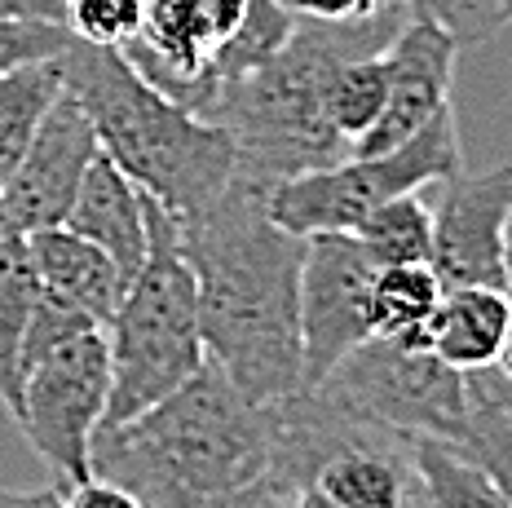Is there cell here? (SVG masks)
<instances>
[{
	"instance_id": "obj_1",
	"label": "cell",
	"mask_w": 512,
	"mask_h": 508,
	"mask_svg": "<svg viewBox=\"0 0 512 508\" xmlns=\"http://www.w3.org/2000/svg\"><path fill=\"white\" fill-rule=\"evenodd\" d=\"M265 195V186L239 177L195 221H181L186 261L199 283L208 363H217L230 385L261 407L305 389V239L270 217Z\"/></svg>"
},
{
	"instance_id": "obj_2",
	"label": "cell",
	"mask_w": 512,
	"mask_h": 508,
	"mask_svg": "<svg viewBox=\"0 0 512 508\" xmlns=\"http://www.w3.org/2000/svg\"><path fill=\"white\" fill-rule=\"evenodd\" d=\"M93 478L146 508H217L270 478V402H248L217 363H204L151 411L98 429Z\"/></svg>"
},
{
	"instance_id": "obj_3",
	"label": "cell",
	"mask_w": 512,
	"mask_h": 508,
	"mask_svg": "<svg viewBox=\"0 0 512 508\" xmlns=\"http://www.w3.org/2000/svg\"><path fill=\"white\" fill-rule=\"evenodd\" d=\"M407 9L367 23H296V36L265 67L226 84L204 120L221 124L239 146V177L279 186L349 160V142L332 129L323 107L327 76L345 58L380 54L402 27Z\"/></svg>"
},
{
	"instance_id": "obj_4",
	"label": "cell",
	"mask_w": 512,
	"mask_h": 508,
	"mask_svg": "<svg viewBox=\"0 0 512 508\" xmlns=\"http://www.w3.org/2000/svg\"><path fill=\"white\" fill-rule=\"evenodd\" d=\"M62 76L89 111L102 155H111L124 177H133L177 221H195L239 182L234 137L146 84L124 49L76 40L62 54Z\"/></svg>"
},
{
	"instance_id": "obj_5",
	"label": "cell",
	"mask_w": 512,
	"mask_h": 508,
	"mask_svg": "<svg viewBox=\"0 0 512 508\" xmlns=\"http://www.w3.org/2000/svg\"><path fill=\"white\" fill-rule=\"evenodd\" d=\"M146 261L115 310L111 341V402L102 429L151 411L177 394L208 363L199 327V283L186 261L181 221L146 195Z\"/></svg>"
},
{
	"instance_id": "obj_6",
	"label": "cell",
	"mask_w": 512,
	"mask_h": 508,
	"mask_svg": "<svg viewBox=\"0 0 512 508\" xmlns=\"http://www.w3.org/2000/svg\"><path fill=\"white\" fill-rule=\"evenodd\" d=\"M460 173H464L460 124H455V111L446 107L411 142L380 155H349V160L318 168V173L287 177V182L270 186L265 204H270V217L283 230H292L296 239L354 235L362 217L376 213L380 204L442 186Z\"/></svg>"
},
{
	"instance_id": "obj_7",
	"label": "cell",
	"mask_w": 512,
	"mask_h": 508,
	"mask_svg": "<svg viewBox=\"0 0 512 508\" xmlns=\"http://www.w3.org/2000/svg\"><path fill=\"white\" fill-rule=\"evenodd\" d=\"M318 394L354 420L393 429L402 438H442L464 447L473 389L433 349H411L393 336H371L327 372Z\"/></svg>"
},
{
	"instance_id": "obj_8",
	"label": "cell",
	"mask_w": 512,
	"mask_h": 508,
	"mask_svg": "<svg viewBox=\"0 0 512 508\" xmlns=\"http://www.w3.org/2000/svg\"><path fill=\"white\" fill-rule=\"evenodd\" d=\"M106 402H111L106 327L71 336L23 372V402L14 420L62 491L93 478V438L106 420Z\"/></svg>"
},
{
	"instance_id": "obj_9",
	"label": "cell",
	"mask_w": 512,
	"mask_h": 508,
	"mask_svg": "<svg viewBox=\"0 0 512 508\" xmlns=\"http://www.w3.org/2000/svg\"><path fill=\"white\" fill-rule=\"evenodd\" d=\"M248 0H146L142 31L124 58L146 84L186 111L208 115L217 98V62L243 27Z\"/></svg>"
},
{
	"instance_id": "obj_10",
	"label": "cell",
	"mask_w": 512,
	"mask_h": 508,
	"mask_svg": "<svg viewBox=\"0 0 512 508\" xmlns=\"http://www.w3.org/2000/svg\"><path fill=\"white\" fill-rule=\"evenodd\" d=\"M376 261L354 235H309L301 261V345L305 389H318L327 372L376 336L371 283Z\"/></svg>"
},
{
	"instance_id": "obj_11",
	"label": "cell",
	"mask_w": 512,
	"mask_h": 508,
	"mask_svg": "<svg viewBox=\"0 0 512 508\" xmlns=\"http://www.w3.org/2000/svg\"><path fill=\"white\" fill-rule=\"evenodd\" d=\"M508 221L512 164L442 182V199L433 208V274L442 288H504Z\"/></svg>"
},
{
	"instance_id": "obj_12",
	"label": "cell",
	"mask_w": 512,
	"mask_h": 508,
	"mask_svg": "<svg viewBox=\"0 0 512 508\" xmlns=\"http://www.w3.org/2000/svg\"><path fill=\"white\" fill-rule=\"evenodd\" d=\"M98 151L102 146L89 111L80 107L76 93L62 89V98L53 102L40 133L31 137L23 164L0 186V208L14 221V230L36 235V230L67 226L80 182L89 173V164L98 160Z\"/></svg>"
},
{
	"instance_id": "obj_13",
	"label": "cell",
	"mask_w": 512,
	"mask_h": 508,
	"mask_svg": "<svg viewBox=\"0 0 512 508\" xmlns=\"http://www.w3.org/2000/svg\"><path fill=\"white\" fill-rule=\"evenodd\" d=\"M455 45L451 31H442L429 18L407 14L393 40L384 45L389 62V102H384L380 120L362 133L354 155H380L393 146L411 142L433 115L451 107V80H455Z\"/></svg>"
},
{
	"instance_id": "obj_14",
	"label": "cell",
	"mask_w": 512,
	"mask_h": 508,
	"mask_svg": "<svg viewBox=\"0 0 512 508\" xmlns=\"http://www.w3.org/2000/svg\"><path fill=\"white\" fill-rule=\"evenodd\" d=\"M67 230H76L80 239L98 243L106 257L120 266V274L133 283V274L146 261V190L124 177V168L111 155L98 151V160L89 164L80 182V195L71 204Z\"/></svg>"
},
{
	"instance_id": "obj_15",
	"label": "cell",
	"mask_w": 512,
	"mask_h": 508,
	"mask_svg": "<svg viewBox=\"0 0 512 508\" xmlns=\"http://www.w3.org/2000/svg\"><path fill=\"white\" fill-rule=\"evenodd\" d=\"M27 248H31V266H36L40 288L84 310L102 327H111L115 310H120V301L128 292V279L98 243L80 239L67 226H53V230L27 235Z\"/></svg>"
},
{
	"instance_id": "obj_16",
	"label": "cell",
	"mask_w": 512,
	"mask_h": 508,
	"mask_svg": "<svg viewBox=\"0 0 512 508\" xmlns=\"http://www.w3.org/2000/svg\"><path fill=\"white\" fill-rule=\"evenodd\" d=\"M318 491L336 508H415L411 438L393 429H371L323 464Z\"/></svg>"
},
{
	"instance_id": "obj_17",
	"label": "cell",
	"mask_w": 512,
	"mask_h": 508,
	"mask_svg": "<svg viewBox=\"0 0 512 508\" xmlns=\"http://www.w3.org/2000/svg\"><path fill=\"white\" fill-rule=\"evenodd\" d=\"M512 323V296L504 288H446L429 319V349L455 372H490L499 363Z\"/></svg>"
},
{
	"instance_id": "obj_18",
	"label": "cell",
	"mask_w": 512,
	"mask_h": 508,
	"mask_svg": "<svg viewBox=\"0 0 512 508\" xmlns=\"http://www.w3.org/2000/svg\"><path fill=\"white\" fill-rule=\"evenodd\" d=\"M40 301V279L31 266L27 235L0 208V402L9 416H18L23 402V336L31 310Z\"/></svg>"
},
{
	"instance_id": "obj_19",
	"label": "cell",
	"mask_w": 512,
	"mask_h": 508,
	"mask_svg": "<svg viewBox=\"0 0 512 508\" xmlns=\"http://www.w3.org/2000/svg\"><path fill=\"white\" fill-rule=\"evenodd\" d=\"M415 508H512L482 464L464 447L442 438H411Z\"/></svg>"
},
{
	"instance_id": "obj_20",
	"label": "cell",
	"mask_w": 512,
	"mask_h": 508,
	"mask_svg": "<svg viewBox=\"0 0 512 508\" xmlns=\"http://www.w3.org/2000/svg\"><path fill=\"white\" fill-rule=\"evenodd\" d=\"M62 89H67L62 58L0 76V186L23 164L31 137L40 133V124L53 111V102L62 98Z\"/></svg>"
},
{
	"instance_id": "obj_21",
	"label": "cell",
	"mask_w": 512,
	"mask_h": 508,
	"mask_svg": "<svg viewBox=\"0 0 512 508\" xmlns=\"http://www.w3.org/2000/svg\"><path fill=\"white\" fill-rule=\"evenodd\" d=\"M442 279L433 266H389L376 270L371 283V319H376V336H393V341L411 349H429V319L442 305Z\"/></svg>"
},
{
	"instance_id": "obj_22",
	"label": "cell",
	"mask_w": 512,
	"mask_h": 508,
	"mask_svg": "<svg viewBox=\"0 0 512 508\" xmlns=\"http://www.w3.org/2000/svg\"><path fill=\"white\" fill-rule=\"evenodd\" d=\"M354 239L367 248V257L380 270L389 266H433V204L415 190L380 204L362 217Z\"/></svg>"
},
{
	"instance_id": "obj_23",
	"label": "cell",
	"mask_w": 512,
	"mask_h": 508,
	"mask_svg": "<svg viewBox=\"0 0 512 508\" xmlns=\"http://www.w3.org/2000/svg\"><path fill=\"white\" fill-rule=\"evenodd\" d=\"M384 102H389V62L380 54H362V58H345L340 67L327 76V93L323 107L332 129L349 142V151L362 142V133L380 120Z\"/></svg>"
},
{
	"instance_id": "obj_24",
	"label": "cell",
	"mask_w": 512,
	"mask_h": 508,
	"mask_svg": "<svg viewBox=\"0 0 512 508\" xmlns=\"http://www.w3.org/2000/svg\"><path fill=\"white\" fill-rule=\"evenodd\" d=\"M146 0H62V23L80 45L124 49L142 31Z\"/></svg>"
},
{
	"instance_id": "obj_25",
	"label": "cell",
	"mask_w": 512,
	"mask_h": 508,
	"mask_svg": "<svg viewBox=\"0 0 512 508\" xmlns=\"http://www.w3.org/2000/svg\"><path fill=\"white\" fill-rule=\"evenodd\" d=\"M76 36L62 18H0V76L36 67V62H58Z\"/></svg>"
},
{
	"instance_id": "obj_26",
	"label": "cell",
	"mask_w": 512,
	"mask_h": 508,
	"mask_svg": "<svg viewBox=\"0 0 512 508\" xmlns=\"http://www.w3.org/2000/svg\"><path fill=\"white\" fill-rule=\"evenodd\" d=\"M407 14L429 18L442 31H451L455 45H482L504 27L499 0H407Z\"/></svg>"
},
{
	"instance_id": "obj_27",
	"label": "cell",
	"mask_w": 512,
	"mask_h": 508,
	"mask_svg": "<svg viewBox=\"0 0 512 508\" xmlns=\"http://www.w3.org/2000/svg\"><path fill=\"white\" fill-rule=\"evenodd\" d=\"M89 327H102V323L40 288V301H36V310H31V323H27V336H23V372L36 363V358L53 354L58 345H67L71 336L89 332Z\"/></svg>"
},
{
	"instance_id": "obj_28",
	"label": "cell",
	"mask_w": 512,
	"mask_h": 508,
	"mask_svg": "<svg viewBox=\"0 0 512 508\" xmlns=\"http://www.w3.org/2000/svg\"><path fill=\"white\" fill-rule=\"evenodd\" d=\"M305 23H367V18H384L407 9L402 0H279Z\"/></svg>"
},
{
	"instance_id": "obj_29",
	"label": "cell",
	"mask_w": 512,
	"mask_h": 508,
	"mask_svg": "<svg viewBox=\"0 0 512 508\" xmlns=\"http://www.w3.org/2000/svg\"><path fill=\"white\" fill-rule=\"evenodd\" d=\"M67 504L71 508H146L133 491H124V486H115V482H106V478H89V482L71 486Z\"/></svg>"
},
{
	"instance_id": "obj_30",
	"label": "cell",
	"mask_w": 512,
	"mask_h": 508,
	"mask_svg": "<svg viewBox=\"0 0 512 508\" xmlns=\"http://www.w3.org/2000/svg\"><path fill=\"white\" fill-rule=\"evenodd\" d=\"M292 504H296V491H287V486H279L274 478H265V482H256L252 491L234 495V500L217 504V508H292Z\"/></svg>"
},
{
	"instance_id": "obj_31",
	"label": "cell",
	"mask_w": 512,
	"mask_h": 508,
	"mask_svg": "<svg viewBox=\"0 0 512 508\" xmlns=\"http://www.w3.org/2000/svg\"><path fill=\"white\" fill-rule=\"evenodd\" d=\"M0 508H71V504H67V491L53 482V486H36V491H9V486H0Z\"/></svg>"
},
{
	"instance_id": "obj_32",
	"label": "cell",
	"mask_w": 512,
	"mask_h": 508,
	"mask_svg": "<svg viewBox=\"0 0 512 508\" xmlns=\"http://www.w3.org/2000/svg\"><path fill=\"white\" fill-rule=\"evenodd\" d=\"M0 18H62V0H0Z\"/></svg>"
},
{
	"instance_id": "obj_33",
	"label": "cell",
	"mask_w": 512,
	"mask_h": 508,
	"mask_svg": "<svg viewBox=\"0 0 512 508\" xmlns=\"http://www.w3.org/2000/svg\"><path fill=\"white\" fill-rule=\"evenodd\" d=\"M482 385L490 389V398L499 402V411H504V420L512 425V380H504L499 372H482Z\"/></svg>"
},
{
	"instance_id": "obj_34",
	"label": "cell",
	"mask_w": 512,
	"mask_h": 508,
	"mask_svg": "<svg viewBox=\"0 0 512 508\" xmlns=\"http://www.w3.org/2000/svg\"><path fill=\"white\" fill-rule=\"evenodd\" d=\"M292 508H336V504L327 500V495L318 491V486H309V491H301V495H296V504H292Z\"/></svg>"
},
{
	"instance_id": "obj_35",
	"label": "cell",
	"mask_w": 512,
	"mask_h": 508,
	"mask_svg": "<svg viewBox=\"0 0 512 508\" xmlns=\"http://www.w3.org/2000/svg\"><path fill=\"white\" fill-rule=\"evenodd\" d=\"M499 376L504 380H512V323H508V336H504V349H499Z\"/></svg>"
},
{
	"instance_id": "obj_36",
	"label": "cell",
	"mask_w": 512,
	"mask_h": 508,
	"mask_svg": "<svg viewBox=\"0 0 512 508\" xmlns=\"http://www.w3.org/2000/svg\"><path fill=\"white\" fill-rule=\"evenodd\" d=\"M504 270H508V283H504V288H508V296H512V221H508V252H504Z\"/></svg>"
},
{
	"instance_id": "obj_37",
	"label": "cell",
	"mask_w": 512,
	"mask_h": 508,
	"mask_svg": "<svg viewBox=\"0 0 512 508\" xmlns=\"http://www.w3.org/2000/svg\"><path fill=\"white\" fill-rule=\"evenodd\" d=\"M499 9H504V23H512V0H499Z\"/></svg>"
}]
</instances>
